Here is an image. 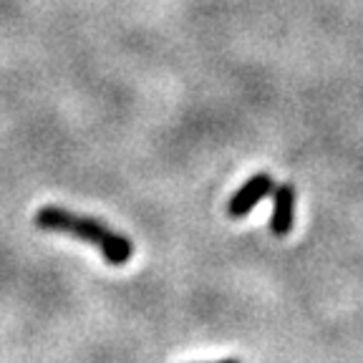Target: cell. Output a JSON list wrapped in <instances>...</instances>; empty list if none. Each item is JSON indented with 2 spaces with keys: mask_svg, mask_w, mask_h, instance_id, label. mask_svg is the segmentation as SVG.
I'll use <instances>...</instances> for the list:
<instances>
[{
  "mask_svg": "<svg viewBox=\"0 0 363 363\" xmlns=\"http://www.w3.org/2000/svg\"><path fill=\"white\" fill-rule=\"evenodd\" d=\"M272 187H275V184H272L270 174H265V172L252 174L242 187L230 197V202H227V215L233 217V220H242L245 215L252 212V207H255L257 202H262V197L272 194Z\"/></svg>",
  "mask_w": 363,
  "mask_h": 363,
  "instance_id": "obj_2",
  "label": "cell"
},
{
  "mask_svg": "<svg viewBox=\"0 0 363 363\" xmlns=\"http://www.w3.org/2000/svg\"><path fill=\"white\" fill-rule=\"evenodd\" d=\"M35 227L43 230V233H58L68 235V238H76L81 242H89L104 255V260L113 267H121L131 260L134 255V242H131L126 235L116 233L108 225H104L96 217H86L76 215L71 210H63L58 204H45L35 212L33 217Z\"/></svg>",
  "mask_w": 363,
  "mask_h": 363,
  "instance_id": "obj_1",
  "label": "cell"
},
{
  "mask_svg": "<svg viewBox=\"0 0 363 363\" xmlns=\"http://www.w3.org/2000/svg\"><path fill=\"white\" fill-rule=\"evenodd\" d=\"M295 220V187L283 182L280 187H272V217L270 230L275 238H285L293 230Z\"/></svg>",
  "mask_w": 363,
  "mask_h": 363,
  "instance_id": "obj_3",
  "label": "cell"
},
{
  "mask_svg": "<svg viewBox=\"0 0 363 363\" xmlns=\"http://www.w3.org/2000/svg\"><path fill=\"white\" fill-rule=\"evenodd\" d=\"M215 363H240L238 358H225V361H215Z\"/></svg>",
  "mask_w": 363,
  "mask_h": 363,
  "instance_id": "obj_4",
  "label": "cell"
}]
</instances>
